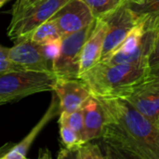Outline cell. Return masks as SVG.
<instances>
[{"label": "cell", "mask_w": 159, "mask_h": 159, "mask_svg": "<svg viewBox=\"0 0 159 159\" xmlns=\"http://www.w3.org/2000/svg\"><path fill=\"white\" fill-rule=\"evenodd\" d=\"M158 20L159 18L141 16L138 24L122 44L109 57L100 61L149 65Z\"/></svg>", "instance_id": "obj_3"}, {"label": "cell", "mask_w": 159, "mask_h": 159, "mask_svg": "<svg viewBox=\"0 0 159 159\" xmlns=\"http://www.w3.org/2000/svg\"><path fill=\"white\" fill-rule=\"evenodd\" d=\"M56 79L53 73L21 70L2 74L0 75V100L5 104L33 94L53 91Z\"/></svg>", "instance_id": "obj_4"}, {"label": "cell", "mask_w": 159, "mask_h": 159, "mask_svg": "<svg viewBox=\"0 0 159 159\" xmlns=\"http://www.w3.org/2000/svg\"><path fill=\"white\" fill-rule=\"evenodd\" d=\"M14 71H21V69L8 59V48L0 45V75Z\"/></svg>", "instance_id": "obj_21"}, {"label": "cell", "mask_w": 159, "mask_h": 159, "mask_svg": "<svg viewBox=\"0 0 159 159\" xmlns=\"http://www.w3.org/2000/svg\"><path fill=\"white\" fill-rule=\"evenodd\" d=\"M132 1H134V2H137L138 0H132Z\"/></svg>", "instance_id": "obj_27"}, {"label": "cell", "mask_w": 159, "mask_h": 159, "mask_svg": "<svg viewBox=\"0 0 159 159\" xmlns=\"http://www.w3.org/2000/svg\"><path fill=\"white\" fill-rule=\"evenodd\" d=\"M95 23L96 20L82 30L62 37L60 50L52 61V73L56 77L78 78L81 51Z\"/></svg>", "instance_id": "obj_6"}, {"label": "cell", "mask_w": 159, "mask_h": 159, "mask_svg": "<svg viewBox=\"0 0 159 159\" xmlns=\"http://www.w3.org/2000/svg\"><path fill=\"white\" fill-rule=\"evenodd\" d=\"M25 38L30 39L34 43L43 46H49L55 44H61L62 35L60 33L55 20L51 18L43 24L35 28Z\"/></svg>", "instance_id": "obj_15"}, {"label": "cell", "mask_w": 159, "mask_h": 159, "mask_svg": "<svg viewBox=\"0 0 159 159\" xmlns=\"http://www.w3.org/2000/svg\"><path fill=\"white\" fill-rule=\"evenodd\" d=\"M59 157H75L77 159H103L107 158L106 155L102 154V151L99 144L90 143L87 142L83 143L74 152H69L66 149L62 150Z\"/></svg>", "instance_id": "obj_17"}, {"label": "cell", "mask_w": 159, "mask_h": 159, "mask_svg": "<svg viewBox=\"0 0 159 159\" xmlns=\"http://www.w3.org/2000/svg\"><path fill=\"white\" fill-rule=\"evenodd\" d=\"M158 129H159V128H158Z\"/></svg>", "instance_id": "obj_28"}, {"label": "cell", "mask_w": 159, "mask_h": 159, "mask_svg": "<svg viewBox=\"0 0 159 159\" xmlns=\"http://www.w3.org/2000/svg\"><path fill=\"white\" fill-rule=\"evenodd\" d=\"M106 29L107 23L105 20L96 19L95 27L86 40L81 51L79 75L101 61Z\"/></svg>", "instance_id": "obj_12"}, {"label": "cell", "mask_w": 159, "mask_h": 159, "mask_svg": "<svg viewBox=\"0 0 159 159\" xmlns=\"http://www.w3.org/2000/svg\"><path fill=\"white\" fill-rule=\"evenodd\" d=\"M55 102H53L52 105L49 107L48 112L42 117V119L37 123V125L31 130V132L20 143H15L12 146H9L8 143L6 144V150L4 148H0L2 154L0 155V158L2 159H24L26 158L28 150L32 143H34L36 136L39 134L41 129L46 126V124L55 115Z\"/></svg>", "instance_id": "obj_14"}, {"label": "cell", "mask_w": 159, "mask_h": 159, "mask_svg": "<svg viewBox=\"0 0 159 159\" xmlns=\"http://www.w3.org/2000/svg\"><path fill=\"white\" fill-rule=\"evenodd\" d=\"M70 0H41L25 12L11 20L7 28L8 36L14 41L28 36L35 28L50 20Z\"/></svg>", "instance_id": "obj_7"}, {"label": "cell", "mask_w": 159, "mask_h": 159, "mask_svg": "<svg viewBox=\"0 0 159 159\" xmlns=\"http://www.w3.org/2000/svg\"><path fill=\"white\" fill-rule=\"evenodd\" d=\"M60 136L62 144L69 152L75 151L83 143H85L81 136L65 125H60Z\"/></svg>", "instance_id": "obj_19"}, {"label": "cell", "mask_w": 159, "mask_h": 159, "mask_svg": "<svg viewBox=\"0 0 159 159\" xmlns=\"http://www.w3.org/2000/svg\"><path fill=\"white\" fill-rule=\"evenodd\" d=\"M7 1V0H0V8L3 7V5H4Z\"/></svg>", "instance_id": "obj_25"}, {"label": "cell", "mask_w": 159, "mask_h": 159, "mask_svg": "<svg viewBox=\"0 0 159 159\" xmlns=\"http://www.w3.org/2000/svg\"><path fill=\"white\" fill-rule=\"evenodd\" d=\"M159 65V20L157 27V34H156V39L154 44V48L151 53L150 59H149V66L151 68Z\"/></svg>", "instance_id": "obj_23"}, {"label": "cell", "mask_w": 159, "mask_h": 159, "mask_svg": "<svg viewBox=\"0 0 159 159\" xmlns=\"http://www.w3.org/2000/svg\"><path fill=\"white\" fill-rule=\"evenodd\" d=\"M129 1L112 14L102 18L107 23V29L101 61L109 57L122 44L140 20V16L129 7Z\"/></svg>", "instance_id": "obj_8"}, {"label": "cell", "mask_w": 159, "mask_h": 159, "mask_svg": "<svg viewBox=\"0 0 159 159\" xmlns=\"http://www.w3.org/2000/svg\"><path fill=\"white\" fill-rule=\"evenodd\" d=\"M83 112V132L82 139L84 143L102 137L104 123V114L98 99L91 95L82 105Z\"/></svg>", "instance_id": "obj_13"}, {"label": "cell", "mask_w": 159, "mask_h": 159, "mask_svg": "<svg viewBox=\"0 0 159 159\" xmlns=\"http://www.w3.org/2000/svg\"><path fill=\"white\" fill-rule=\"evenodd\" d=\"M150 75L149 65L99 61L78 78L87 85L93 96H120Z\"/></svg>", "instance_id": "obj_2"}, {"label": "cell", "mask_w": 159, "mask_h": 159, "mask_svg": "<svg viewBox=\"0 0 159 159\" xmlns=\"http://www.w3.org/2000/svg\"><path fill=\"white\" fill-rule=\"evenodd\" d=\"M143 1H145V0H138L136 3H142V2H143Z\"/></svg>", "instance_id": "obj_26"}, {"label": "cell", "mask_w": 159, "mask_h": 159, "mask_svg": "<svg viewBox=\"0 0 159 159\" xmlns=\"http://www.w3.org/2000/svg\"><path fill=\"white\" fill-rule=\"evenodd\" d=\"M119 97L126 99L134 108L159 128V80L152 77L125 90Z\"/></svg>", "instance_id": "obj_9"}, {"label": "cell", "mask_w": 159, "mask_h": 159, "mask_svg": "<svg viewBox=\"0 0 159 159\" xmlns=\"http://www.w3.org/2000/svg\"><path fill=\"white\" fill-rule=\"evenodd\" d=\"M41 0H16L15 4L12 7L11 12V20L16 19L23 12H25L29 7L34 6V4L38 3Z\"/></svg>", "instance_id": "obj_22"}, {"label": "cell", "mask_w": 159, "mask_h": 159, "mask_svg": "<svg viewBox=\"0 0 159 159\" xmlns=\"http://www.w3.org/2000/svg\"><path fill=\"white\" fill-rule=\"evenodd\" d=\"M104 123L102 139L107 158L159 159V129L119 96H94Z\"/></svg>", "instance_id": "obj_1"}, {"label": "cell", "mask_w": 159, "mask_h": 159, "mask_svg": "<svg viewBox=\"0 0 159 159\" xmlns=\"http://www.w3.org/2000/svg\"><path fill=\"white\" fill-rule=\"evenodd\" d=\"M59 124L65 125V126L69 127L70 129H72L73 130L77 132L82 138L83 126H84L82 108H79V109H77L74 112H70V113H65V112L60 113Z\"/></svg>", "instance_id": "obj_18"}, {"label": "cell", "mask_w": 159, "mask_h": 159, "mask_svg": "<svg viewBox=\"0 0 159 159\" xmlns=\"http://www.w3.org/2000/svg\"><path fill=\"white\" fill-rule=\"evenodd\" d=\"M53 91L59 99L60 113L74 112L91 96L87 85L79 78L57 77Z\"/></svg>", "instance_id": "obj_11"}, {"label": "cell", "mask_w": 159, "mask_h": 159, "mask_svg": "<svg viewBox=\"0 0 159 159\" xmlns=\"http://www.w3.org/2000/svg\"><path fill=\"white\" fill-rule=\"evenodd\" d=\"M60 47L61 44L43 46L28 38H21L8 48V59L21 70L52 73V61Z\"/></svg>", "instance_id": "obj_5"}, {"label": "cell", "mask_w": 159, "mask_h": 159, "mask_svg": "<svg viewBox=\"0 0 159 159\" xmlns=\"http://www.w3.org/2000/svg\"><path fill=\"white\" fill-rule=\"evenodd\" d=\"M90 9L95 19H102L112 14L129 0H82Z\"/></svg>", "instance_id": "obj_16"}, {"label": "cell", "mask_w": 159, "mask_h": 159, "mask_svg": "<svg viewBox=\"0 0 159 159\" xmlns=\"http://www.w3.org/2000/svg\"><path fill=\"white\" fill-rule=\"evenodd\" d=\"M62 37L82 30L96 19L82 0H70L53 17Z\"/></svg>", "instance_id": "obj_10"}, {"label": "cell", "mask_w": 159, "mask_h": 159, "mask_svg": "<svg viewBox=\"0 0 159 159\" xmlns=\"http://www.w3.org/2000/svg\"><path fill=\"white\" fill-rule=\"evenodd\" d=\"M151 76L159 80V65L151 68Z\"/></svg>", "instance_id": "obj_24"}, {"label": "cell", "mask_w": 159, "mask_h": 159, "mask_svg": "<svg viewBox=\"0 0 159 159\" xmlns=\"http://www.w3.org/2000/svg\"><path fill=\"white\" fill-rule=\"evenodd\" d=\"M129 5L140 17L148 16L159 18V0H145L142 3H136L129 0Z\"/></svg>", "instance_id": "obj_20"}]
</instances>
